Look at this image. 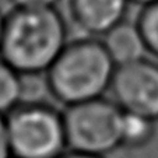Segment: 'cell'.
<instances>
[{"label": "cell", "mask_w": 158, "mask_h": 158, "mask_svg": "<svg viewBox=\"0 0 158 158\" xmlns=\"http://www.w3.org/2000/svg\"><path fill=\"white\" fill-rule=\"evenodd\" d=\"M67 44V23L56 7H14L4 15L0 57L21 76L46 74Z\"/></svg>", "instance_id": "1"}, {"label": "cell", "mask_w": 158, "mask_h": 158, "mask_svg": "<svg viewBox=\"0 0 158 158\" xmlns=\"http://www.w3.org/2000/svg\"><path fill=\"white\" fill-rule=\"evenodd\" d=\"M116 67L102 39H73L45 74L48 91L64 106L102 98L110 89Z\"/></svg>", "instance_id": "2"}, {"label": "cell", "mask_w": 158, "mask_h": 158, "mask_svg": "<svg viewBox=\"0 0 158 158\" xmlns=\"http://www.w3.org/2000/svg\"><path fill=\"white\" fill-rule=\"evenodd\" d=\"M4 122L13 158H59L69 150L63 112L48 102H21Z\"/></svg>", "instance_id": "3"}, {"label": "cell", "mask_w": 158, "mask_h": 158, "mask_svg": "<svg viewBox=\"0 0 158 158\" xmlns=\"http://www.w3.org/2000/svg\"><path fill=\"white\" fill-rule=\"evenodd\" d=\"M123 110L105 97L66 106L63 110L67 148L106 157L122 147Z\"/></svg>", "instance_id": "4"}, {"label": "cell", "mask_w": 158, "mask_h": 158, "mask_svg": "<svg viewBox=\"0 0 158 158\" xmlns=\"http://www.w3.org/2000/svg\"><path fill=\"white\" fill-rule=\"evenodd\" d=\"M112 101L123 110L158 120V63L141 59L116 67Z\"/></svg>", "instance_id": "5"}, {"label": "cell", "mask_w": 158, "mask_h": 158, "mask_svg": "<svg viewBox=\"0 0 158 158\" xmlns=\"http://www.w3.org/2000/svg\"><path fill=\"white\" fill-rule=\"evenodd\" d=\"M130 0H69L73 24L84 36H104L126 20Z\"/></svg>", "instance_id": "6"}, {"label": "cell", "mask_w": 158, "mask_h": 158, "mask_svg": "<svg viewBox=\"0 0 158 158\" xmlns=\"http://www.w3.org/2000/svg\"><path fill=\"white\" fill-rule=\"evenodd\" d=\"M105 48L115 64L125 66L146 59L148 53L144 38L140 32L137 23L125 20L102 36Z\"/></svg>", "instance_id": "7"}, {"label": "cell", "mask_w": 158, "mask_h": 158, "mask_svg": "<svg viewBox=\"0 0 158 158\" xmlns=\"http://www.w3.org/2000/svg\"><path fill=\"white\" fill-rule=\"evenodd\" d=\"M155 122L157 120L150 119L143 115L123 112L122 127H120L122 147L139 150L148 146L157 134Z\"/></svg>", "instance_id": "8"}, {"label": "cell", "mask_w": 158, "mask_h": 158, "mask_svg": "<svg viewBox=\"0 0 158 158\" xmlns=\"http://www.w3.org/2000/svg\"><path fill=\"white\" fill-rule=\"evenodd\" d=\"M23 102V77L0 57V116Z\"/></svg>", "instance_id": "9"}, {"label": "cell", "mask_w": 158, "mask_h": 158, "mask_svg": "<svg viewBox=\"0 0 158 158\" xmlns=\"http://www.w3.org/2000/svg\"><path fill=\"white\" fill-rule=\"evenodd\" d=\"M136 23L140 28L148 53L158 59V2L144 6L139 13Z\"/></svg>", "instance_id": "10"}, {"label": "cell", "mask_w": 158, "mask_h": 158, "mask_svg": "<svg viewBox=\"0 0 158 158\" xmlns=\"http://www.w3.org/2000/svg\"><path fill=\"white\" fill-rule=\"evenodd\" d=\"M0 158H13L9 137H7L6 122H4L3 116H0Z\"/></svg>", "instance_id": "11"}, {"label": "cell", "mask_w": 158, "mask_h": 158, "mask_svg": "<svg viewBox=\"0 0 158 158\" xmlns=\"http://www.w3.org/2000/svg\"><path fill=\"white\" fill-rule=\"evenodd\" d=\"M14 7H56L59 0H11Z\"/></svg>", "instance_id": "12"}, {"label": "cell", "mask_w": 158, "mask_h": 158, "mask_svg": "<svg viewBox=\"0 0 158 158\" xmlns=\"http://www.w3.org/2000/svg\"><path fill=\"white\" fill-rule=\"evenodd\" d=\"M59 158H106V157H98V155H89V154H83V152L72 151L67 150L64 154H62Z\"/></svg>", "instance_id": "13"}, {"label": "cell", "mask_w": 158, "mask_h": 158, "mask_svg": "<svg viewBox=\"0 0 158 158\" xmlns=\"http://www.w3.org/2000/svg\"><path fill=\"white\" fill-rule=\"evenodd\" d=\"M154 2H158V0H130V3H134V4H140V6H147V4H151Z\"/></svg>", "instance_id": "14"}, {"label": "cell", "mask_w": 158, "mask_h": 158, "mask_svg": "<svg viewBox=\"0 0 158 158\" xmlns=\"http://www.w3.org/2000/svg\"><path fill=\"white\" fill-rule=\"evenodd\" d=\"M3 23H4V15L0 13V41H2V31H3Z\"/></svg>", "instance_id": "15"}]
</instances>
